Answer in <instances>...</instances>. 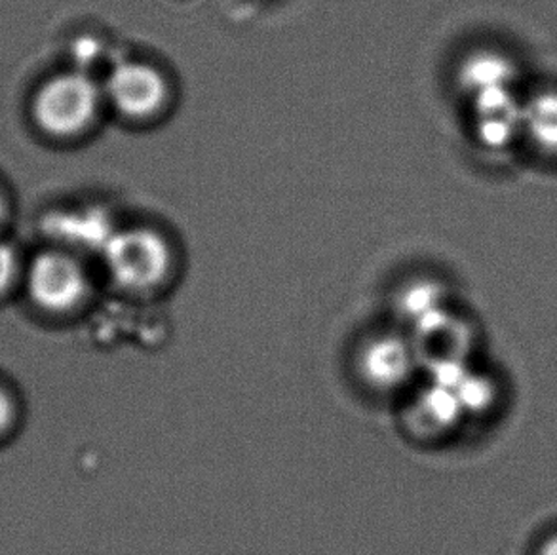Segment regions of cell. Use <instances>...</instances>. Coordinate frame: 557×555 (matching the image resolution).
<instances>
[{
    "instance_id": "10",
    "label": "cell",
    "mask_w": 557,
    "mask_h": 555,
    "mask_svg": "<svg viewBox=\"0 0 557 555\" xmlns=\"http://www.w3.org/2000/svg\"><path fill=\"white\" fill-rule=\"evenodd\" d=\"M518 69L503 53L480 52L468 58L460 69V84L472 94L513 88Z\"/></svg>"
},
{
    "instance_id": "12",
    "label": "cell",
    "mask_w": 557,
    "mask_h": 555,
    "mask_svg": "<svg viewBox=\"0 0 557 555\" xmlns=\"http://www.w3.org/2000/svg\"><path fill=\"white\" fill-rule=\"evenodd\" d=\"M453 391L457 392L465 414L472 409H485L493 404V399L497 396V391L493 388L491 381L483 375H470L468 371Z\"/></svg>"
},
{
    "instance_id": "8",
    "label": "cell",
    "mask_w": 557,
    "mask_h": 555,
    "mask_svg": "<svg viewBox=\"0 0 557 555\" xmlns=\"http://www.w3.org/2000/svg\"><path fill=\"white\" fill-rule=\"evenodd\" d=\"M413 428L419 434H447L459 424L465 409L453 388L434 383L417 398L413 406Z\"/></svg>"
},
{
    "instance_id": "2",
    "label": "cell",
    "mask_w": 557,
    "mask_h": 555,
    "mask_svg": "<svg viewBox=\"0 0 557 555\" xmlns=\"http://www.w3.org/2000/svg\"><path fill=\"white\" fill-rule=\"evenodd\" d=\"M103 251L114 282L128 292H152L166 282L172 267L166 240L149 229L114 233Z\"/></svg>"
},
{
    "instance_id": "6",
    "label": "cell",
    "mask_w": 557,
    "mask_h": 555,
    "mask_svg": "<svg viewBox=\"0 0 557 555\" xmlns=\"http://www.w3.org/2000/svg\"><path fill=\"white\" fill-rule=\"evenodd\" d=\"M363 379L381 391H394L409 381L417 363L413 345L396 335L373 338L363 346L360 358Z\"/></svg>"
},
{
    "instance_id": "4",
    "label": "cell",
    "mask_w": 557,
    "mask_h": 555,
    "mask_svg": "<svg viewBox=\"0 0 557 555\" xmlns=\"http://www.w3.org/2000/svg\"><path fill=\"white\" fill-rule=\"evenodd\" d=\"M107 96L124 116L149 119L166 103V78L151 65L122 63L109 76Z\"/></svg>"
},
{
    "instance_id": "13",
    "label": "cell",
    "mask_w": 557,
    "mask_h": 555,
    "mask_svg": "<svg viewBox=\"0 0 557 555\" xmlns=\"http://www.w3.org/2000/svg\"><path fill=\"white\" fill-rule=\"evenodd\" d=\"M23 276L22 261L17 249L7 240H0V299L14 289Z\"/></svg>"
},
{
    "instance_id": "1",
    "label": "cell",
    "mask_w": 557,
    "mask_h": 555,
    "mask_svg": "<svg viewBox=\"0 0 557 555\" xmlns=\"http://www.w3.org/2000/svg\"><path fill=\"white\" fill-rule=\"evenodd\" d=\"M101 106V91L81 71L53 75L38 86L30 101V116L42 134L69 139L90 128Z\"/></svg>"
},
{
    "instance_id": "9",
    "label": "cell",
    "mask_w": 557,
    "mask_h": 555,
    "mask_svg": "<svg viewBox=\"0 0 557 555\" xmlns=\"http://www.w3.org/2000/svg\"><path fill=\"white\" fill-rule=\"evenodd\" d=\"M521 137L544 157L557 158V88L539 91L523 101Z\"/></svg>"
},
{
    "instance_id": "14",
    "label": "cell",
    "mask_w": 557,
    "mask_h": 555,
    "mask_svg": "<svg viewBox=\"0 0 557 555\" xmlns=\"http://www.w3.org/2000/svg\"><path fill=\"white\" fill-rule=\"evenodd\" d=\"M17 420V404L14 394L0 384V440L12 432Z\"/></svg>"
},
{
    "instance_id": "5",
    "label": "cell",
    "mask_w": 557,
    "mask_h": 555,
    "mask_svg": "<svg viewBox=\"0 0 557 555\" xmlns=\"http://www.w3.org/2000/svg\"><path fill=\"white\" fill-rule=\"evenodd\" d=\"M414 325L417 331L411 345L417 360L429 363L432 371L465 363L472 338L467 323L460 322L444 308L414 322Z\"/></svg>"
},
{
    "instance_id": "3",
    "label": "cell",
    "mask_w": 557,
    "mask_h": 555,
    "mask_svg": "<svg viewBox=\"0 0 557 555\" xmlns=\"http://www.w3.org/2000/svg\"><path fill=\"white\" fill-rule=\"evenodd\" d=\"M23 278L33 305L50 316L75 312L90 292V280L81 261L61 249L37 254Z\"/></svg>"
},
{
    "instance_id": "16",
    "label": "cell",
    "mask_w": 557,
    "mask_h": 555,
    "mask_svg": "<svg viewBox=\"0 0 557 555\" xmlns=\"http://www.w3.org/2000/svg\"><path fill=\"white\" fill-rule=\"evenodd\" d=\"M8 215V202H7V196H4V193L0 190V223L7 219Z\"/></svg>"
},
{
    "instance_id": "7",
    "label": "cell",
    "mask_w": 557,
    "mask_h": 555,
    "mask_svg": "<svg viewBox=\"0 0 557 555\" xmlns=\"http://www.w3.org/2000/svg\"><path fill=\"white\" fill-rule=\"evenodd\" d=\"M475 114L478 137L490 149H505L516 137H521L523 101L512 88L475 94Z\"/></svg>"
},
{
    "instance_id": "15",
    "label": "cell",
    "mask_w": 557,
    "mask_h": 555,
    "mask_svg": "<svg viewBox=\"0 0 557 555\" xmlns=\"http://www.w3.org/2000/svg\"><path fill=\"white\" fill-rule=\"evenodd\" d=\"M536 555H557V533L550 534L546 541L541 544Z\"/></svg>"
},
{
    "instance_id": "11",
    "label": "cell",
    "mask_w": 557,
    "mask_h": 555,
    "mask_svg": "<svg viewBox=\"0 0 557 555\" xmlns=\"http://www.w3.org/2000/svg\"><path fill=\"white\" fill-rule=\"evenodd\" d=\"M442 299H444V293H442L440 285L434 284V282H417V284L409 285L406 292L401 293L399 305L409 318L419 322L422 318L434 314L437 310H444Z\"/></svg>"
}]
</instances>
